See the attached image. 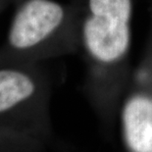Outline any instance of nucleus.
I'll return each instance as SVG.
<instances>
[{
  "label": "nucleus",
  "instance_id": "nucleus-1",
  "mask_svg": "<svg viewBox=\"0 0 152 152\" xmlns=\"http://www.w3.org/2000/svg\"><path fill=\"white\" fill-rule=\"evenodd\" d=\"M65 19L64 6L54 0L22 1L0 48V66L14 65L19 56L40 48L59 31Z\"/></svg>",
  "mask_w": 152,
  "mask_h": 152
},
{
  "label": "nucleus",
  "instance_id": "nucleus-2",
  "mask_svg": "<svg viewBox=\"0 0 152 152\" xmlns=\"http://www.w3.org/2000/svg\"><path fill=\"white\" fill-rule=\"evenodd\" d=\"M88 16L83 27L87 52L104 64L117 62L130 45L131 0H89Z\"/></svg>",
  "mask_w": 152,
  "mask_h": 152
},
{
  "label": "nucleus",
  "instance_id": "nucleus-3",
  "mask_svg": "<svg viewBox=\"0 0 152 152\" xmlns=\"http://www.w3.org/2000/svg\"><path fill=\"white\" fill-rule=\"evenodd\" d=\"M125 137L132 152H152V98L137 95L123 110Z\"/></svg>",
  "mask_w": 152,
  "mask_h": 152
},
{
  "label": "nucleus",
  "instance_id": "nucleus-4",
  "mask_svg": "<svg viewBox=\"0 0 152 152\" xmlns=\"http://www.w3.org/2000/svg\"><path fill=\"white\" fill-rule=\"evenodd\" d=\"M37 85L27 71L0 66V115L7 114L34 96Z\"/></svg>",
  "mask_w": 152,
  "mask_h": 152
},
{
  "label": "nucleus",
  "instance_id": "nucleus-5",
  "mask_svg": "<svg viewBox=\"0 0 152 152\" xmlns=\"http://www.w3.org/2000/svg\"><path fill=\"white\" fill-rule=\"evenodd\" d=\"M5 0H0V11H1V9L3 7V2H4Z\"/></svg>",
  "mask_w": 152,
  "mask_h": 152
}]
</instances>
